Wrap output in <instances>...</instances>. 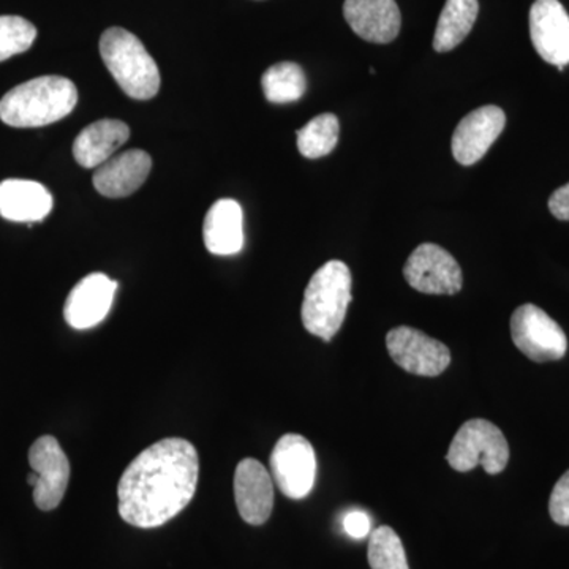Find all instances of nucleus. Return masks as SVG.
<instances>
[{"label": "nucleus", "mask_w": 569, "mask_h": 569, "mask_svg": "<svg viewBox=\"0 0 569 569\" xmlns=\"http://www.w3.org/2000/svg\"><path fill=\"white\" fill-rule=\"evenodd\" d=\"M200 458L183 438H164L123 471L118 486L119 515L129 526L157 529L189 507L197 492Z\"/></svg>", "instance_id": "1"}, {"label": "nucleus", "mask_w": 569, "mask_h": 569, "mask_svg": "<svg viewBox=\"0 0 569 569\" xmlns=\"http://www.w3.org/2000/svg\"><path fill=\"white\" fill-rule=\"evenodd\" d=\"M78 103L77 86L63 77L22 82L0 100V119L17 129L50 126L67 118Z\"/></svg>", "instance_id": "2"}, {"label": "nucleus", "mask_w": 569, "mask_h": 569, "mask_svg": "<svg viewBox=\"0 0 569 569\" xmlns=\"http://www.w3.org/2000/svg\"><path fill=\"white\" fill-rule=\"evenodd\" d=\"M351 272L343 261L321 266L307 284L302 299V325L312 336L329 342L342 328L351 302Z\"/></svg>", "instance_id": "3"}, {"label": "nucleus", "mask_w": 569, "mask_h": 569, "mask_svg": "<svg viewBox=\"0 0 569 569\" xmlns=\"http://www.w3.org/2000/svg\"><path fill=\"white\" fill-rule=\"evenodd\" d=\"M99 47L104 66L130 99L151 100L159 93V67L132 32L122 28L108 29Z\"/></svg>", "instance_id": "4"}, {"label": "nucleus", "mask_w": 569, "mask_h": 569, "mask_svg": "<svg viewBox=\"0 0 569 569\" xmlns=\"http://www.w3.org/2000/svg\"><path fill=\"white\" fill-rule=\"evenodd\" d=\"M447 460L460 473L485 468L488 475H498L509 462V445L503 432L488 419H470L452 438Z\"/></svg>", "instance_id": "5"}, {"label": "nucleus", "mask_w": 569, "mask_h": 569, "mask_svg": "<svg viewBox=\"0 0 569 569\" xmlns=\"http://www.w3.org/2000/svg\"><path fill=\"white\" fill-rule=\"evenodd\" d=\"M515 346L533 362L560 361L568 351V337L561 326L535 305L518 307L511 317Z\"/></svg>", "instance_id": "6"}, {"label": "nucleus", "mask_w": 569, "mask_h": 569, "mask_svg": "<svg viewBox=\"0 0 569 569\" xmlns=\"http://www.w3.org/2000/svg\"><path fill=\"white\" fill-rule=\"evenodd\" d=\"M271 477L277 488L291 500H301L312 492L317 478L316 449L306 437L287 433L272 449Z\"/></svg>", "instance_id": "7"}, {"label": "nucleus", "mask_w": 569, "mask_h": 569, "mask_svg": "<svg viewBox=\"0 0 569 569\" xmlns=\"http://www.w3.org/2000/svg\"><path fill=\"white\" fill-rule=\"evenodd\" d=\"M388 353L400 369L418 377H438L451 365V351L410 326H397L387 336Z\"/></svg>", "instance_id": "8"}, {"label": "nucleus", "mask_w": 569, "mask_h": 569, "mask_svg": "<svg viewBox=\"0 0 569 569\" xmlns=\"http://www.w3.org/2000/svg\"><path fill=\"white\" fill-rule=\"evenodd\" d=\"M411 288L425 295H458L462 290V269L448 250L437 244H421L403 266Z\"/></svg>", "instance_id": "9"}, {"label": "nucleus", "mask_w": 569, "mask_h": 569, "mask_svg": "<svg viewBox=\"0 0 569 569\" xmlns=\"http://www.w3.org/2000/svg\"><path fill=\"white\" fill-rule=\"evenodd\" d=\"M29 463L37 473L33 501L41 511H52L61 505L70 481V462L54 437L44 436L29 449Z\"/></svg>", "instance_id": "10"}, {"label": "nucleus", "mask_w": 569, "mask_h": 569, "mask_svg": "<svg viewBox=\"0 0 569 569\" xmlns=\"http://www.w3.org/2000/svg\"><path fill=\"white\" fill-rule=\"evenodd\" d=\"M530 37L542 61L563 70L569 63V14L559 0H537L530 9Z\"/></svg>", "instance_id": "11"}, {"label": "nucleus", "mask_w": 569, "mask_h": 569, "mask_svg": "<svg viewBox=\"0 0 569 569\" xmlns=\"http://www.w3.org/2000/svg\"><path fill=\"white\" fill-rule=\"evenodd\" d=\"M507 126V116L496 104L468 112L452 134V156L456 162L471 167L488 153Z\"/></svg>", "instance_id": "12"}, {"label": "nucleus", "mask_w": 569, "mask_h": 569, "mask_svg": "<svg viewBox=\"0 0 569 569\" xmlns=\"http://www.w3.org/2000/svg\"><path fill=\"white\" fill-rule=\"evenodd\" d=\"M234 500L249 526H263L274 509V479L257 459L241 460L234 471Z\"/></svg>", "instance_id": "13"}, {"label": "nucleus", "mask_w": 569, "mask_h": 569, "mask_svg": "<svg viewBox=\"0 0 569 569\" xmlns=\"http://www.w3.org/2000/svg\"><path fill=\"white\" fill-rule=\"evenodd\" d=\"M118 282L93 272L74 284L63 307L67 323L74 329H91L110 313Z\"/></svg>", "instance_id": "14"}, {"label": "nucleus", "mask_w": 569, "mask_h": 569, "mask_svg": "<svg viewBox=\"0 0 569 569\" xmlns=\"http://www.w3.org/2000/svg\"><path fill=\"white\" fill-rule=\"evenodd\" d=\"M343 17L351 31L370 43H391L402 26L396 0H346Z\"/></svg>", "instance_id": "15"}, {"label": "nucleus", "mask_w": 569, "mask_h": 569, "mask_svg": "<svg viewBox=\"0 0 569 569\" xmlns=\"http://www.w3.org/2000/svg\"><path fill=\"white\" fill-rule=\"evenodd\" d=\"M152 159L141 149L118 153L96 168L92 182L97 192L107 198H123L137 192L151 173Z\"/></svg>", "instance_id": "16"}, {"label": "nucleus", "mask_w": 569, "mask_h": 569, "mask_svg": "<svg viewBox=\"0 0 569 569\" xmlns=\"http://www.w3.org/2000/svg\"><path fill=\"white\" fill-rule=\"evenodd\" d=\"M52 194L43 183L26 179L0 182V216L10 222L36 223L47 219Z\"/></svg>", "instance_id": "17"}, {"label": "nucleus", "mask_w": 569, "mask_h": 569, "mask_svg": "<svg viewBox=\"0 0 569 569\" xmlns=\"http://www.w3.org/2000/svg\"><path fill=\"white\" fill-rule=\"evenodd\" d=\"M244 213L241 204L230 198L216 201L206 213L203 238L212 254H236L244 247Z\"/></svg>", "instance_id": "18"}, {"label": "nucleus", "mask_w": 569, "mask_h": 569, "mask_svg": "<svg viewBox=\"0 0 569 569\" xmlns=\"http://www.w3.org/2000/svg\"><path fill=\"white\" fill-rule=\"evenodd\" d=\"M130 129L126 122L102 119L86 127L73 142V157L82 168H99L129 141Z\"/></svg>", "instance_id": "19"}, {"label": "nucleus", "mask_w": 569, "mask_h": 569, "mask_svg": "<svg viewBox=\"0 0 569 569\" xmlns=\"http://www.w3.org/2000/svg\"><path fill=\"white\" fill-rule=\"evenodd\" d=\"M478 13V0H447L438 18L433 50L448 52L459 47L473 29Z\"/></svg>", "instance_id": "20"}, {"label": "nucleus", "mask_w": 569, "mask_h": 569, "mask_svg": "<svg viewBox=\"0 0 569 569\" xmlns=\"http://www.w3.org/2000/svg\"><path fill=\"white\" fill-rule=\"evenodd\" d=\"M268 102L284 104L298 102L307 91L305 70L295 62H279L269 67L261 78Z\"/></svg>", "instance_id": "21"}, {"label": "nucleus", "mask_w": 569, "mask_h": 569, "mask_svg": "<svg viewBox=\"0 0 569 569\" xmlns=\"http://www.w3.org/2000/svg\"><path fill=\"white\" fill-rule=\"evenodd\" d=\"M340 123L337 116L331 112L317 116L299 129L298 149L306 159H321L335 151L339 142Z\"/></svg>", "instance_id": "22"}, {"label": "nucleus", "mask_w": 569, "mask_h": 569, "mask_svg": "<svg viewBox=\"0 0 569 569\" xmlns=\"http://www.w3.org/2000/svg\"><path fill=\"white\" fill-rule=\"evenodd\" d=\"M367 560L372 569H410L402 539L388 526L370 533Z\"/></svg>", "instance_id": "23"}, {"label": "nucleus", "mask_w": 569, "mask_h": 569, "mask_svg": "<svg viewBox=\"0 0 569 569\" xmlns=\"http://www.w3.org/2000/svg\"><path fill=\"white\" fill-rule=\"evenodd\" d=\"M36 39L32 22L21 17H0V62L28 51Z\"/></svg>", "instance_id": "24"}, {"label": "nucleus", "mask_w": 569, "mask_h": 569, "mask_svg": "<svg viewBox=\"0 0 569 569\" xmlns=\"http://www.w3.org/2000/svg\"><path fill=\"white\" fill-rule=\"evenodd\" d=\"M549 515L557 526L569 527V470L550 493Z\"/></svg>", "instance_id": "25"}, {"label": "nucleus", "mask_w": 569, "mask_h": 569, "mask_svg": "<svg viewBox=\"0 0 569 569\" xmlns=\"http://www.w3.org/2000/svg\"><path fill=\"white\" fill-rule=\"evenodd\" d=\"M343 529L351 538L361 539L370 533V519L366 512L353 511L343 519Z\"/></svg>", "instance_id": "26"}, {"label": "nucleus", "mask_w": 569, "mask_h": 569, "mask_svg": "<svg viewBox=\"0 0 569 569\" xmlns=\"http://www.w3.org/2000/svg\"><path fill=\"white\" fill-rule=\"evenodd\" d=\"M549 211L556 219L569 222V183L550 194Z\"/></svg>", "instance_id": "27"}, {"label": "nucleus", "mask_w": 569, "mask_h": 569, "mask_svg": "<svg viewBox=\"0 0 569 569\" xmlns=\"http://www.w3.org/2000/svg\"><path fill=\"white\" fill-rule=\"evenodd\" d=\"M37 479H39V477H37V473H33V471H31V473H29V477H28V482L29 485L32 486H36L37 485Z\"/></svg>", "instance_id": "28"}]
</instances>
